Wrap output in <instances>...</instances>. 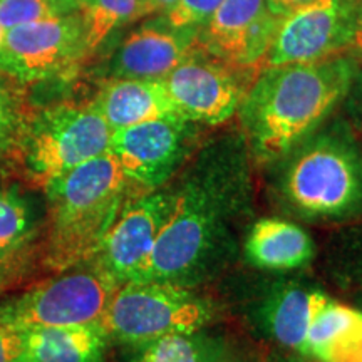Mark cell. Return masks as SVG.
Wrapping results in <instances>:
<instances>
[{
  "mask_svg": "<svg viewBox=\"0 0 362 362\" xmlns=\"http://www.w3.org/2000/svg\"><path fill=\"white\" fill-rule=\"evenodd\" d=\"M248 176L237 148L208 149L175 189L173 210L134 280L202 282L235 250L233 221L245 210Z\"/></svg>",
  "mask_w": 362,
  "mask_h": 362,
  "instance_id": "cell-1",
  "label": "cell"
},
{
  "mask_svg": "<svg viewBox=\"0 0 362 362\" xmlns=\"http://www.w3.org/2000/svg\"><path fill=\"white\" fill-rule=\"evenodd\" d=\"M359 71L346 54L264 67L237 111L253 160L274 165L319 129L346 101Z\"/></svg>",
  "mask_w": 362,
  "mask_h": 362,
  "instance_id": "cell-2",
  "label": "cell"
},
{
  "mask_svg": "<svg viewBox=\"0 0 362 362\" xmlns=\"http://www.w3.org/2000/svg\"><path fill=\"white\" fill-rule=\"evenodd\" d=\"M47 237L44 264L54 272L94 260L104 237L139 187L111 151L76 166L45 185Z\"/></svg>",
  "mask_w": 362,
  "mask_h": 362,
  "instance_id": "cell-3",
  "label": "cell"
},
{
  "mask_svg": "<svg viewBox=\"0 0 362 362\" xmlns=\"http://www.w3.org/2000/svg\"><path fill=\"white\" fill-rule=\"evenodd\" d=\"M275 163L274 192L288 214L310 221L362 215V146L349 123L320 126Z\"/></svg>",
  "mask_w": 362,
  "mask_h": 362,
  "instance_id": "cell-4",
  "label": "cell"
},
{
  "mask_svg": "<svg viewBox=\"0 0 362 362\" xmlns=\"http://www.w3.org/2000/svg\"><path fill=\"white\" fill-rule=\"evenodd\" d=\"M214 319V307L187 285L129 280L117 285L101 319L107 339L131 346L170 334L200 332Z\"/></svg>",
  "mask_w": 362,
  "mask_h": 362,
  "instance_id": "cell-5",
  "label": "cell"
},
{
  "mask_svg": "<svg viewBox=\"0 0 362 362\" xmlns=\"http://www.w3.org/2000/svg\"><path fill=\"white\" fill-rule=\"evenodd\" d=\"M117 285L96 260H90L88 267H72L0 304V322L19 330L101 324Z\"/></svg>",
  "mask_w": 362,
  "mask_h": 362,
  "instance_id": "cell-6",
  "label": "cell"
},
{
  "mask_svg": "<svg viewBox=\"0 0 362 362\" xmlns=\"http://www.w3.org/2000/svg\"><path fill=\"white\" fill-rule=\"evenodd\" d=\"M112 129L89 104H59L44 111L30 129L25 165L40 185L110 151Z\"/></svg>",
  "mask_w": 362,
  "mask_h": 362,
  "instance_id": "cell-7",
  "label": "cell"
},
{
  "mask_svg": "<svg viewBox=\"0 0 362 362\" xmlns=\"http://www.w3.org/2000/svg\"><path fill=\"white\" fill-rule=\"evenodd\" d=\"M84 56L81 12L22 24L6 30L0 45V71L21 81H44L69 71Z\"/></svg>",
  "mask_w": 362,
  "mask_h": 362,
  "instance_id": "cell-8",
  "label": "cell"
},
{
  "mask_svg": "<svg viewBox=\"0 0 362 362\" xmlns=\"http://www.w3.org/2000/svg\"><path fill=\"white\" fill-rule=\"evenodd\" d=\"M193 124L185 117H163L115 129L110 151L136 187L158 189L173 178L192 151Z\"/></svg>",
  "mask_w": 362,
  "mask_h": 362,
  "instance_id": "cell-9",
  "label": "cell"
},
{
  "mask_svg": "<svg viewBox=\"0 0 362 362\" xmlns=\"http://www.w3.org/2000/svg\"><path fill=\"white\" fill-rule=\"evenodd\" d=\"M245 71L198 49L161 81L185 119L216 126L237 115L252 84H245Z\"/></svg>",
  "mask_w": 362,
  "mask_h": 362,
  "instance_id": "cell-10",
  "label": "cell"
},
{
  "mask_svg": "<svg viewBox=\"0 0 362 362\" xmlns=\"http://www.w3.org/2000/svg\"><path fill=\"white\" fill-rule=\"evenodd\" d=\"M357 0H310L280 17L264 67L314 62L344 52Z\"/></svg>",
  "mask_w": 362,
  "mask_h": 362,
  "instance_id": "cell-11",
  "label": "cell"
},
{
  "mask_svg": "<svg viewBox=\"0 0 362 362\" xmlns=\"http://www.w3.org/2000/svg\"><path fill=\"white\" fill-rule=\"evenodd\" d=\"M173 203L175 192L158 188L134 194L123 206L94 257L117 284L138 277L173 210Z\"/></svg>",
  "mask_w": 362,
  "mask_h": 362,
  "instance_id": "cell-12",
  "label": "cell"
},
{
  "mask_svg": "<svg viewBox=\"0 0 362 362\" xmlns=\"http://www.w3.org/2000/svg\"><path fill=\"white\" fill-rule=\"evenodd\" d=\"M280 17L265 0H223L200 25L198 45L208 56L240 69H253L265 61Z\"/></svg>",
  "mask_w": 362,
  "mask_h": 362,
  "instance_id": "cell-13",
  "label": "cell"
},
{
  "mask_svg": "<svg viewBox=\"0 0 362 362\" xmlns=\"http://www.w3.org/2000/svg\"><path fill=\"white\" fill-rule=\"evenodd\" d=\"M200 27H176L163 16L146 22L121 42L111 74L126 79H163L200 49Z\"/></svg>",
  "mask_w": 362,
  "mask_h": 362,
  "instance_id": "cell-14",
  "label": "cell"
},
{
  "mask_svg": "<svg viewBox=\"0 0 362 362\" xmlns=\"http://www.w3.org/2000/svg\"><path fill=\"white\" fill-rule=\"evenodd\" d=\"M94 106L112 131L163 117H183L161 79L115 78L101 89Z\"/></svg>",
  "mask_w": 362,
  "mask_h": 362,
  "instance_id": "cell-15",
  "label": "cell"
},
{
  "mask_svg": "<svg viewBox=\"0 0 362 362\" xmlns=\"http://www.w3.org/2000/svg\"><path fill=\"white\" fill-rule=\"evenodd\" d=\"M248 264L269 272H288L305 267L315 255L314 240L288 220L262 218L248 230L245 245Z\"/></svg>",
  "mask_w": 362,
  "mask_h": 362,
  "instance_id": "cell-16",
  "label": "cell"
},
{
  "mask_svg": "<svg viewBox=\"0 0 362 362\" xmlns=\"http://www.w3.org/2000/svg\"><path fill=\"white\" fill-rule=\"evenodd\" d=\"M106 344L101 324L27 329L19 362H101Z\"/></svg>",
  "mask_w": 362,
  "mask_h": 362,
  "instance_id": "cell-17",
  "label": "cell"
},
{
  "mask_svg": "<svg viewBox=\"0 0 362 362\" xmlns=\"http://www.w3.org/2000/svg\"><path fill=\"white\" fill-rule=\"evenodd\" d=\"M329 300L330 298L317 288L285 285L265 300L262 307V322L280 346L304 354L310 325Z\"/></svg>",
  "mask_w": 362,
  "mask_h": 362,
  "instance_id": "cell-18",
  "label": "cell"
},
{
  "mask_svg": "<svg viewBox=\"0 0 362 362\" xmlns=\"http://www.w3.org/2000/svg\"><path fill=\"white\" fill-rule=\"evenodd\" d=\"M304 354L317 362H362V310L329 300L310 325Z\"/></svg>",
  "mask_w": 362,
  "mask_h": 362,
  "instance_id": "cell-19",
  "label": "cell"
},
{
  "mask_svg": "<svg viewBox=\"0 0 362 362\" xmlns=\"http://www.w3.org/2000/svg\"><path fill=\"white\" fill-rule=\"evenodd\" d=\"M37 226L33 202L12 188H0V269L30 242Z\"/></svg>",
  "mask_w": 362,
  "mask_h": 362,
  "instance_id": "cell-20",
  "label": "cell"
},
{
  "mask_svg": "<svg viewBox=\"0 0 362 362\" xmlns=\"http://www.w3.org/2000/svg\"><path fill=\"white\" fill-rule=\"evenodd\" d=\"M129 362H220L218 344L202 334H170L139 346Z\"/></svg>",
  "mask_w": 362,
  "mask_h": 362,
  "instance_id": "cell-21",
  "label": "cell"
},
{
  "mask_svg": "<svg viewBox=\"0 0 362 362\" xmlns=\"http://www.w3.org/2000/svg\"><path fill=\"white\" fill-rule=\"evenodd\" d=\"M86 47L94 52L119 25L141 17V0H79Z\"/></svg>",
  "mask_w": 362,
  "mask_h": 362,
  "instance_id": "cell-22",
  "label": "cell"
},
{
  "mask_svg": "<svg viewBox=\"0 0 362 362\" xmlns=\"http://www.w3.org/2000/svg\"><path fill=\"white\" fill-rule=\"evenodd\" d=\"M79 12V0H0L4 29Z\"/></svg>",
  "mask_w": 362,
  "mask_h": 362,
  "instance_id": "cell-23",
  "label": "cell"
},
{
  "mask_svg": "<svg viewBox=\"0 0 362 362\" xmlns=\"http://www.w3.org/2000/svg\"><path fill=\"white\" fill-rule=\"evenodd\" d=\"M351 232L342 240L334 257V274L347 287L362 288V226Z\"/></svg>",
  "mask_w": 362,
  "mask_h": 362,
  "instance_id": "cell-24",
  "label": "cell"
},
{
  "mask_svg": "<svg viewBox=\"0 0 362 362\" xmlns=\"http://www.w3.org/2000/svg\"><path fill=\"white\" fill-rule=\"evenodd\" d=\"M223 0H176L165 13H161L170 24L176 27H200Z\"/></svg>",
  "mask_w": 362,
  "mask_h": 362,
  "instance_id": "cell-25",
  "label": "cell"
},
{
  "mask_svg": "<svg viewBox=\"0 0 362 362\" xmlns=\"http://www.w3.org/2000/svg\"><path fill=\"white\" fill-rule=\"evenodd\" d=\"M342 54L354 59L357 64H362V0H357L352 11L349 33Z\"/></svg>",
  "mask_w": 362,
  "mask_h": 362,
  "instance_id": "cell-26",
  "label": "cell"
},
{
  "mask_svg": "<svg viewBox=\"0 0 362 362\" xmlns=\"http://www.w3.org/2000/svg\"><path fill=\"white\" fill-rule=\"evenodd\" d=\"M347 103V112H349L351 117V129L352 133L356 134L357 141L362 146V72L359 71L357 78L352 84V88L349 90L346 98Z\"/></svg>",
  "mask_w": 362,
  "mask_h": 362,
  "instance_id": "cell-27",
  "label": "cell"
},
{
  "mask_svg": "<svg viewBox=\"0 0 362 362\" xmlns=\"http://www.w3.org/2000/svg\"><path fill=\"white\" fill-rule=\"evenodd\" d=\"M22 330L0 322V362H19Z\"/></svg>",
  "mask_w": 362,
  "mask_h": 362,
  "instance_id": "cell-28",
  "label": "cell"
},
{
  "mask_svg": "<svg viewBox=\"0 0 362 362\" xmlns=\"http://www.w3.org/2000/svg\"><path fill=\"white\" fill-rule=\"evenodd\" d=\"M307 2H310V0H265L267 8L279 17L285 16V13L293 11V8L304 6Z\"/></svg>",
  "mask_w": 362,
  "mask_h": 362,
  "instance_id": "cell-29",
  "label": "cell"
},
{
  "mask_svg": "<svg viewBox=\"0 0 362 362\" xmlns=\"http://www.w3.org/2000/svg\"><path fill=\"white\" fill-rule=\"evenodd\" d=\"M176 0H141V17L153 13H165Z\"/></svg>",
  "mask_w": 362,
  "mask_h": 362,
  "instance_id": "cell-30",
  "label": "cell"
},
{
  "mask_svg": "<svg viewBox=\"0 0 362 362\" xmlns=\"http://www.w3.org/2000/svg\"><path fill=\"white\" fill-rule=\"evenodd\" d=\"M4 128H6V111H4V103L2 98H0V139H2Z\"/></svg>",
  "mask_w": 362,
  "mask_h": 362,
  "instance_id": "cell-31",
  "label": "cell"
},
{
  "mask_svg": "<svg viewBox=\"0 0 362 362\" xmlns=\"http://www.w3.org/2000/svg\"><path fill=\"white\" fill-rule=\"evenodd\" d=\"M4 37H6V29L0 25V45H2V42H4Z\"/></svg>",
  "mask_w": 362,
  "mask_h": 362,
  "instance_id": "cell-32",
  "label": "cell"
}]
</instances>
